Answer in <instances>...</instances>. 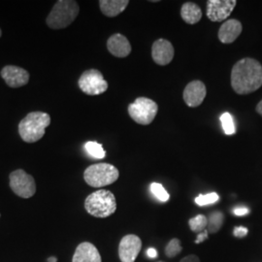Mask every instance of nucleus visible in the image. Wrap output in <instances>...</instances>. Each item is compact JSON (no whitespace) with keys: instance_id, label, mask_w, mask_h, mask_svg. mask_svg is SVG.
Segmentation results:
<instances>
[{"instance_id":"nucleus-22","label":"nucleus","mask_w":262,"mask_h":262,"mask_svg":"<svg viewBox=\"0 0 262 262\" xmlns=\"http://www.w3.org/2000/svg\"><path fill=\"white\" fill-rule=\"evenodd\" d=\"M221 122L226 135H233L236 132L234 120L228 112H225L221 116Z\"/></svg>"},{"instance_id":"nucleus-30","label":"nucleus","mask_w":262,"mask_h":262,"mask_svg":"<svg viewBox=\"0 0 262 262\" xmlns=\"http://www.w3.org/2000/svg\"><path fill=\"white\" fill-rule=\"evenodd\" d=\"M147 255L151 258V259H155V258H157L158 256H159V253H158V251L156 250V249H154V248H150V249H148V251H147Z\"/></svg>"},{"instance_id":"nucleus-32","label":"nucleus","mask_w":262,"mask_h":262,"mask_svg":"<svg viewBox=\"0 0 262 262\" xmlns=\"http://www.w3.org/2000/svg\"><path fill=\"white\" fill-rule=\"evenodd\" d=\"M57 261V259H56V257H54V256H51V257H49L48 258V262H56Z\"/></svg>"},{"instance_id":"nucleus-2","label":"nucleus","mask_w":262,"mask_h":262,"mask_svg":"<svg viewBox=\"0 0 262 262\" xmlns=\"http://www.w3.org/2000/svg\"><path fill=\"white\" fill-rule=\"evenodd\" d=\"M51 124V117L47 113L31 112L19 124L20 138L27 143H34L43 138L46 128Z\"/></svg>"},{"instance_id":"nucleus-31","label":"nucleus","mask_w":262,"mask_h":262,"mask_svg":"<svg viewBox=\"0 0 262 262\" xmlns=\"http://www.w3.org/2000/svg\"><path fill=\"white\" fill-rule=\"evenodd\" d=\"M256 112L258 113L262 117V100L256 105Z\"/></svg>"},{"instance_id":"nucleus-3","label":"nucleus","mask_w":262,"mask_h":262,"mask_svg":"<svg viewBox=\"0 0 262 262\" xmlns=\"http://www.w3.org/2000/svg\"><path fill=\"white\" fill-rule=\"evenodd\" d=\"M84 208L90 215L95 217H108L117 210L116 197L110 190L99 189L86 197Z\"/></svg>"},{"instance_id":"nucleus-16","label":"nucleus","mask_w":262,"mask_h":262,"mask_svg":"<svg viewBox=\"0 0 262 262\" xmlns=\"http://www.w3.org/2000/svg\"><path fill=\"white\" fill-rule=\"evenodd\" d=\"M72 262H102V260L94 244L84 242L77 247Z\"/></svg>"},{"instance_id":"nucleus-25","label":"nucleus","mask_w":262,"mask_h":262,"mask_svg":"<svg viewBox=\"0 0 262 262\" xmlns=\"http://www.w3.org/2000/svg\"><path fill=\"white\" fill-rule=\"evenodd\" d=\"M182 246H181V242L180 240L177 238H174L172 239L168 245L166 246L165 248V253H166V256L169 258H173L175 256H177L179 253L182 252Z\"/></svg>"},{"instance_id":"nucleus-9","label":"nucleus","mask_w":262,"mask_h":262,"mask_svg":"<svg viewBox=\"0 0 262 262\" xmlns=\"http://www.w3.org/2000/svg\"><path fill=\"white\" fill-rule=\"evenodd\" d=\"M236 4L235 0H209L207 1V17L211 21H223L231 15Z\"/></svg>"},{"instance_id":"nucleus-11","label":"nucleus","mask_w":262,"mask_h":262,"mask_svg":"<svg viewBox=\"0 0 262 262\" xmlns=\"http://www.w3.org/2000/svg\"><path fill=\"white\" fill-rule=\"evenodd\" d=\"M206 94L205 84L199 80H195L187 84V86L184 90L183 98L185 103L187 104L188 107L195 108L203 103Z\"/></svg>"},{"instance_id":"nucleus-6","label":"nucleus","mask_w":262,"mask_h":262,"mask_svg":"<svg viewBox=\"0 0 262 262\" xmlns=\"http://www.w3.org/2000/svg\"><path fill=\"white\" fill-rule=\"evenodd\" d=\"M159 111V106L154 100L147 97H138L128 106V114L131 119L141 125H149Z\"/></svg>"},{"instance_id":"nucleus-10","label":"nucleus","mask_w":262,"mask_h":262,"mask_svg":"<svg viewBox=\"0 0 262 262\" xmlns=\"http://www.w3.org/2000/svg\"><path fill=\"white\" fill-rule=\"evenodd\" d=\"M142 249V241L137 235L124 236L119 246V256L122 262H134Z\"/></svg>"},{"instance_id":"nucleus-26","label":"nucleus","mask_w":262,"mask_h":262,"mask_svg":"<svg viewBox=\"0 0 262 262\" xmlns=\"http://www.w3.org/2000/svg\"><path fill=\"white\" fill-rule=\"evenodd\" d=\"M248 232H249L248 228L244 226H236L233 230V234L237 238H244L245 236L248 235Z\"/></svg>"},{"instance_id":"nucleus-20","label":"nucleus","mask_w":262,"mask_h":262,"mask_svg":"<svg viewBox=\"0 0 262 262\" xmlns=\"http://www.w3.org/2000/svg\"><path fill=\"white\" fill-rule=\"evenodd\" d=\"M84 150L90 157L94 159H102L106 156V151L104 150L102 145L97 142H93V141L86 142L84 144Z\"/></svg>"},{"instance_id":"nucleus-7","label":"nucleus","mask_w":262,"mask_h":262,"mask_svg":"<svg viewBox=\"0 0 262 262\" xmlns=\"http://www.w3.org/2000/svg\"><path fill=\"white\" fill-rule=\"evenodd\" d=\"M80 90L88 95H99L108 90V83L97 69H89L79 78Z\"/></svg>"},{"instance_id":"nucleus-8","label":"nucleus","mask_w":262,"mask_h":262,"mask_svg":"<svg viewBox=\"0 0 262 262\" xmlns=\"http://www.w3.org/2000/svg\"><path fill=\"white\" fill-rule=\"evenodd\" d=\"M10 187L15 194L21 198H30L36 192V184L33 177L23 169L10 174Z\"/></svg>"},{"instance_id":"nucleus-24","label":"nucleus","mask_w":262,"mask_h":262,"mask_svg":"<svg viewBox=\"0 0 262 262\" xmlns=\"http://www.w3.org/2000/svg\"><path fill=\"white\" fill-rule=\"evenodd\" d=\"M219 200H220L219 194L216 192H211V193H207V194H199L195 198L194 201L198 206L202 207L214 204Z\"/></svg>"},{"instance_id":"nucleus-27","label":"nucleus","mask_w":262,"mask_h":262,"mask_svg":"<svg viewBox=\"0 0 262 262\" xmlns=\"http://www.w3.org/2000/svg\"><path fill=\"white\" fill-rule=\"evenodd\" d=\"M249 213H250V209L247 207H238L233 210V214L238 216H243V215H248Z\"/></svg>"},{"instance_id":"nucleus-33","label":"nucleus","mask_w":262,"mask_h":262,"mask_svg":"<svg viewBox=\"0 0 262 262\" xmlns=\"http://www.w3.org/2000/svg\"><path fill=\"white\" fill-rule=\"evenodd\" d=\"M1 34H2V32H1V29H0V37H1Z\"/></svg>"},{"instance_id":"nucleus-29","label":"nucleus","mask_w":262,"mask_h":262,"mask_svg":"<svg viewBox=\"0 0 262 262\" xmlns=\"http://www.w3.org/2000/svg\"><path fill=\"white\" fill-rule=\"evenodd\" d=\"M180 262H200V259L198 258L197 255L190 254V255H187L186 257H184Z\"/></svg>"},{"instance_id":"nucleus-34","label":"nucleus","mask_w":262,"mask_h":262,"mask_svg":"<svg viewBox=\"0 0 262 262\" xmlns=\"http://www.w3.org/2000/svg\"><path fill=\"white\" fill-rule=\"evenodd\" d=\"M157 262H165V261H157Z\"/></svg>"},{"instance_id":"nucleus-15","label":"nucleus","mask_w":262,"mask_h":262,"mask_svg":"<svg viewBox=\"0 0 262 262\" xmlns=\"http://www.w3.org/2000/svg\"><path fill=\"white\" fill-rule=\"evenodd\" d=\"M107 48L116 57H126L131 53V45L128 39L120 33L114 34L108 39Z\"/></svg>"},{"instance_id":"nucleus-18","label":"nucleus","mask_w":262,"mask_h":262,"mask_svg":"<svg viewBox=\"0 0 262 262\" xmlns=\"http://www.w3.org/2000/svg\"><path fill=\"white\" fill-rule=\"evenodd\" d=\"M181 17L188 25H195L202 18V10L194 2H186L181 8Z\"/></svg>"},{"instance_id":"nucleus-13","label":"nucleus","mask_w":262,"mask_h":262,"mask_svg":"<svg viewBox=\"0 0 262 262\" xmlns=\"http://www.w3.org/2000/svg\"><path fill=\"white\" fill-rule=\"evenodd\" d=\"M174 47L166 39L157 40L151 47V56L154 61L160 66L169 64L174 57Z\"/></svg>"},{"instance_id":"nucleus-4","label":"nucleus","mask_w":262,"mask_h":262,"mask_svg":"<svg viewBox=\"0 0 262 262\" xmlns=\"http://www.w3.org/2000/svg\"><path fill=\"white\" fill-rule=\"evenodd\" d=\"M79 12L78 2L73 0H58L48 16V27L52 29L67 28L75 20Z\"/></svg>"},{"instance_id":"nucleus-23","label":"nucleus","mask_w":262,"mask_h":262,"mask_svg":"<svg viewBox=\"0 0 262 262\" xmlns=\"http://www.w3.org/2000/svg\"><path fill=\"white\" fill-rule=\"evenodd\" d=\"M150 188L151 193L157 197L159 201H161V202L168 201L170 195H169L168 192L166 191V189L164 188V187L161 184L152 183L150 185Z\"/></svg>"},{"instance_id":"nucleus-21","label":"nucleus","mask_w":262,"mask_h":262,"mask_svg":"<svg viewBox=\"0 0 262 262\" xmlns=\"http://www.w3.org/2000/svg\"><path fill=\"white\" fill-rule=\"evenodd\" d=\"M188 225L192 232L200 233L205 230L208 225V219L206 215H197L194 217H191L188 221Z\"/></svg>"},{"instance_id":"nucleus-12","label":"nucleus","mask_w":262,"mask_h":262,"mask_svg":"<svg viewBox=\"0 0 262 262\" xmlns=\"http://www.w3.org/2000/svg\"><path fill=\"white\" fill-rule=\"evenodd\" d=\"M1 77L10 88H20L28 84L29 81V73L26 69L19 66H7L2 68Z\"/></svg>"},{"instance_id":"nucleus-5","label":"nucleus","mask_w":262,"mask_h":262,"mask_svg":"<svg viewBox=\"0 0 262 262\" xmlns=\"http://www.w3.org/2000/svg\"><path fill=\"white\" fill-rule=\"evenodd\" d=\"M120 176L117 167L109 163H96L84 170L85 183L93 187H102L112 185Z\"/></svg>"},{"instance_id":"nucleus-19","label":"nucleus","mask_w":262,"mask_h":262,"mask_svg":"<svg viewBox=\"0 0 262 262\" xmlns=\"http://www.w3.org/2000/svg\"><path fill=\"white\" fill-rule=\"evenodd\" d=\"M207 219H208L207 230L211 234H215L216 232H219L225 222V215L220 211H215L211 213Z\"/></svg>"},{"instance_id":"nucleus-17","label":"nucleus","mask_w":262,"mask_h":262,"mask_svg":"<svg viewBox=\"0 0 262 262\" xmlns=\"http://www.w3.org/2000/svg\"><path fill=\"white\" fill-rule=\"evenodd\" d=\"M128 0H100L99 7L101 12L107 17H117L122 14L128 6Z\"/></svg>"},{"instance_id":"nucleus-14","label":"nucleus","mask_w":262,"mask_h":262,"mask_svg":"<svg viewBox=\"0 0 262 262\" xmlns=\"http://www.w3.org/2000/svg\"><path fill=\"white\" fill-rule=\"evenodd\" d=\"M242 30V24L238 19H227L220 28L217 37L223 44H230L239 37Z\"/></svg>"},{"instance_id":"nucleus-28","label":"nucleus","mask_w":262,"mask_h":262,"mask_svg":"<svg viewBox=\"0 0 262 262\" xmlns=\"http://www.w3.org/2000/svg\"><path fill=\"white\" fill-rule=\"evenodd\" d=\"M208 234H209V232H208L207 229L203 230L200 233H198L196 240H195V244L203 243L204 241H206L207 239H208Z\"/></svg>"},{"instance_id":"nucleus-1","label":"nucleus","mask_w":262,"mask_h":262,"mask_svg":"<svg viewBox=\"0 0 262 262\" xmlns=\"http://www.w3.org/2000/svg\"><path fill=\"white\" fill-rule=\"evenodd\" d=\"M262 85V66L246 57L235 63L231 71V86L238 94H252Z\"/></svg>"}]
</instances>
